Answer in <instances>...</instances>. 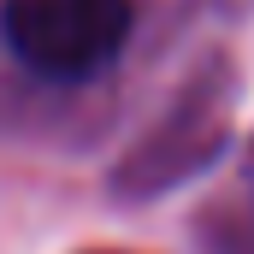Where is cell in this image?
I'll list each match as a JSON object with an SVG mask.
<instances>
[{"instance_id":"6da1fadb","label":"cell","mask_w":254,"mask_h":254,"mask_svg":"<svg viewBox=\"0 0 254 254\" xmlns=\"http://www.w3.org/2000/svg\"><path fill=\"white\" fill-rule=\"evenodd\" d=\"M136 6L130 0H6L0 30L36 77L83 83L119 60L130 42Z\"/></svg>"}]
</instances>
